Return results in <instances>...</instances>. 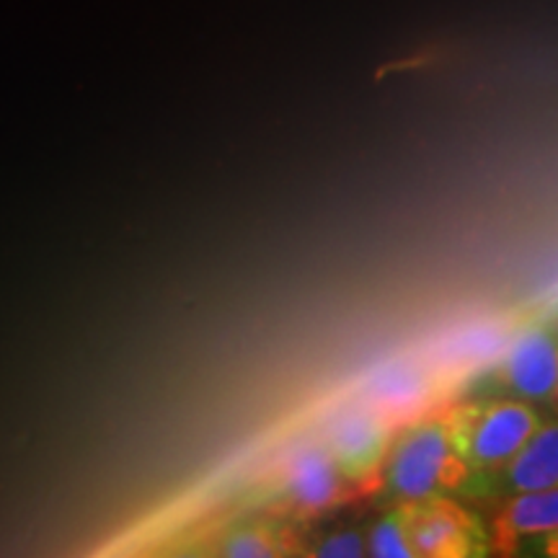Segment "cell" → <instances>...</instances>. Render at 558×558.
I'll return each instance as SVG.
<instances>
[{"mask_svg": "<svg viewBox=\"0 0 558 558\" xmlns=\"http://www.w3.org/2000/svg\"><path fill=\"white\" fill-rule=\"evenodd\" d=\"M473 473L460 458L452 437L448 409L403 424L388 450L383 486L396 501H424L458 492L471 484Z\"/></svg>", "mask_w": 558, "mask_h": 558, "instance_id": "6da1fadb", "label": "cell"}, {"mask_svg": "<svg viewBox=\"0 0 558 558\" xmlns=\"http://www.w3.org/2000/svg\"><path fill=\"white\" fill-rule=\"evenodd\" d=\"M448 418L460 458L476 481L505 469L541 427L546 411L512 396H494L484 401L456 403L448 409Z\"/></svg>", "mask_w": 558, "mask_h": 558, "instance_id": "7a4b0ae2", "label": "cell"}, {"mask_svg": "<svg viewBox=\"0 0 558 558\" xmlns=\"http://www.w3.org/2000/svg\"><path fill=\"white\" fill-rule=\"evenodd\" d=\"M393 424L369 403H349L326 424V448L352 488L383 486Z\"/></svg>", "mask_w": 558, "mask_h": 558, "instance_id": "3957f363", "label": "cell"}, {"mask_svg": "<svg viewBox=\"0 0 558 558\" xmlns=\"http://www.w3.org/2000/svg\"><path fill=\"white\" fill-rule=\"evenodd\" d=\"M484 383L497 396L554 407L558 390V341L554 333L533 326L509 339L499 360L486 369Z\"/></svg>", "mask_w": 558, "mask_h": 558, "instance_id": "277c9868", "label": "cell"}, {"mask_svg": "<svg viewBox=\"0 0 558 558\" xmlns=\"http://www.w3.org/2000/svg\"><path fill=\"white\" fill-rule=\"evenodd\" d=\"M401 505L409 507V530L416 556L471 558L486 556L492 548V535L484 522L445 494Z\"/></svg>", "mask_w": 558, "mask_h": 558, "instance_id": "5b68a950", "label": "cell"}, {"mask_svg": "<svg viewBox=\"0 0 558 558\" xmlns=\"http://www.w3.org/2000/svg\"><path fill=\"white\" fill-rule=\"evenodd\" d=\"M488 497H509L522 492H543L558 486V411L546 414L533 437L522 445L505 469L476 478Z\"/></svg>", "mask_w": 558, "mask_h": 558, "instance_id": "8992f818", "label": "cell"}, {"mask_svg": "<svg viewBox=\"0 0 558 558\" xmlns=\"http://www.w3.org/2000/svg\"><path fill=\"white\" fill-rule=\"evenodd\" d=\"M554 530H558V486L501 497L488 535L494 554L514 556L522 543Z\"/></svg>", "mask_w": 558, "mask_h": 558, "instance_id": "52a82bcc", "label": "cell"}, {"mask_svg": "<svg viewBox=\"0 0 558 558\" xmlns=\"http://www.w3.org/2000/svg\"><path fill=\"white\" fill-rule=\"evenodd\" d=\"M365 396L369 407L378 409L390 424H409L429 414L427 409L435 401V380L424 367L393 362L373 373Z\"/></svg>", "mask_w": 558, "mask_h": 558, "instance_id": "ba28073f", "label": "cell"}, {"mask_svg": "<svg viewBox=\"0 0 558 558\" xmlns=\"http://www.w3.org/2000/svg\"><path fill=\"white\" fill-rule=\"evenodd\" d=\"M352 488L326 445H308L288 463V492L303 512H324L339 505Z\"/></svg>", "mask_w": 558, "mask_h": 558, "instance_id": "9c48e42d", "label": "cell"}, {"mask_svg": "<svg viewBox=\"0 0 558 558\" xmlns=\"http://www.w3.org/2000/svg\"><path fill=\"white\" fill-rule=\"evenodd\" d=\"M367 554L375 558H414V543L409 530V507L396 505L386 518L378 520L367 535Z\"/></svg>", "mask_w": 558, "mask_h": 558, "instance_id": "30bf717a", "label": "cell"}, {"mask_svg": "<svg viewBox=\"0 0 558 558\" xmlns=\"http://www.w3.org/2000/svg\"><path fill=\"white\" fill-rule=\"evenodd\" d=\"M509 344L505 333L499 329H471L450 344V367L473 369V367H492L499 360Z\"/></svg>", "mask_w": 558, "mask_h": 558, "instance_id": "8fae6325", "label": "cell"}, {"mask_svg": "<svg viewBox=\"0 0 558 558\" xmlns=\"http://www.w3.org/2000/svg\"><path fill=\"white\" fill-rule=\"evenodd\" d=\"M222 554L233 558H269V556H277L279 550L269 533L248 527L230 535V538L222 543Z\"/></svg>", "mask_w": 558, "mask_h": 558, "instance_id": "7c38bea8", "label": "cell"}, {"mask_svg": "<svg viewBox=\"0 0 558 558\" xmlns=\"http://www.w3.org/2000/svg\"><path fill=\"white\" fill-rule=\"evenodd\" d=\"M367 554V538L360 530H339L316 546V556L324 558H360Z\"/></svg>", "mask_w": 558, "mask_h": 558, "instance_id": "4fadbf2b", "label": "cell"}, {"mask_svg": "<svg viewBox=\"0 0 558 558\" xmlns=\"http://www.w3.org/2000/svg\"><path fill=\"white\" fill-rule=\"evenodd\" d=\"M520 554L558 558V530H554V533H546V535H538V538L525 541L520 546Z\"/></svg>", "mask_w": 558, "mask_h": 558, "instance_id": "5bb4252c", "label": "cell"}, {"mask_svg": "<svg viewBox=\"0 0 558 558\" xmlns=\"http://www.w3.org/2000/svg\"><path fill=\"white\" fill-rule=\"evenodd\" d=\"M554 407H556V411H558V390H556V403H554Z\"/></svg>", "mask_w": 558, "mask_h": 558, "instance_id": "9a60e30c", "label": "cell"}]
</instances>
